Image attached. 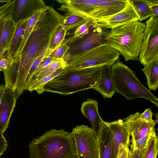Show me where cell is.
Returning a JSON list of instances; mask_svg holds the SVG:
<instances>
[{
	"label": "cell",
	"instance_id": "cell-1",
	"mask_svg": "<svg viewBox=\"0 0 158 158\" xmlns=\"http://www.w3.org/2000/svg\"><path fill=\"white\" fill-rule=\"evenodd\" d=\"M63 17L51 6H47L43 11L19 56L11 61L5 71L7 78L12 85L18 87L25 86L32 65L40 56L45 54L52 37L62 23Z\"/></svg>",
	"mask_w": 158,
	"mask_h": 158
},
{
	"label": "cell",
	"instance_id": "cell-2",
	"mask_svg": "<svg viewBox=\"0 0 158 158\" xmlns=\"http://www.w3.org/2000/svg\"><path fill=\"white\" fill-rule=\"evenodd\" d=\"M29 158H78L70 133L52 129L29 144Z\"/></svg>",
	"mask_w": 158,
	"mask_h": 158
},
{
	"label": "cell",
	"instance_id": "cell-3",
	"mask_svg": "<svg viewBox=\"0 0 158 158\" xmlns=\"http://www.w3.org/2000/svg\"><path fill=\"white\" fill-rule=\"evenodd\" d=\"M100 68H65L59 74L44 85V91L67 95L93 89L99 81Z\"/></svg>",
	"mask_w": 158,
	"mask_h": 158
},
{
	"label": "cell",
	"instance_id": "cell-4",
	"mask_svg": "<svg viewBox=\"0 0 158 158\" xmlns=\"http://www.w3.org/2000/svg\"><path fill=\"white\" fill-rule=\"evenodd\" d=\"M146 23L135 21L111 29L104 44L117 50L126 61L139 59Z\"/></svg>",
	"mask_w": 158,
	"mask_h": 158
},
{
	"label": "cell",
	"instance_id": "cell-5",
	"mask_svg": "<svg viewBox=\"0 0 158 158\" xmlns=\"http://www.w3.org/2000/svg\"><path fill=\"white\" fill-rule=\"evenodd\" d=\"M111 70L116 92L130 100L145 98L158 107L157 98L141 83L128 66L118 60L111 66Z\"/></svg>",
	"mask_w": 158,
	"mask_h": 158
},
{
	"label": "cell",
	"instance_id": "cell-6",
	"mask_svg": "<svg viewBox=\"0 0 158 158\" xmlns=\"http://www.w3.org/2000/svg\"><path fill=\"white\" fill-rule=\"evenodd\" d=\"M119 52L109 46L103 44L84 52L67 63L65 68L80 69L112 66L118 60Z\"/></svg>",
	"mask_w": 158,
	"mask_h": 158
},
{
	"label": "cell",
	"instance_id": "cell-7",
	"mask_svg": "<svg viewBox=\"0 0 158 158\" xmlns=\"http://www.w3.org/2000/svg\"><path fill=\"white\" fill-rule=\"evenodd\" d=\"M109 30L97 27L80 38L72 36L65 39L69 48L62 59L67 64L81 53L97 46L105 44L104 40Z\"/></svg>",
	"mask_w": 158,
	"mask_h": 158
},
{
	"label": "cell",
	"instance_id": "cell-8",
	"mask_svg": "<svg viewBox=\"0 0 158 158\" xmlns=\"http://www.w3.org/2000/svg\"><path fill=\"white\" fill-rule=\"evenodd\" d=\"M145 23L138 59L144 66L158 60V16L150 17Z\"/></svg>",
	"mask_w": 158,
	"mask_h": 158
},
{
	"label": "cell",
	"instance_id": "cell-9",
	"mask_svg": "<svg viewBox=\"0 0 158 158\" xmlns=\"http://www.w3.org/2000/svg\"><path fill=\"white\" fill-rule=\"evenodd\" d=\"M70 134L78 158H98L96 138L91 128L84 125L77 126Z\"/></svg>",
	"mask_w": 158,
	"mask_h": 158
},
{
	"label": "cell",
	"instance_id": "cell-10",
	"mask_svg": "<svg viewBox=\"0 0 158 158\" xmlns=\"http://www.w3.org/2000/svg\"><path fill=\"white\" fill-rule=\"evenodd\" d=\"M129 0H97L95 10L89 18L97 22L109 18L124 10Z\"/></svg>",
	"mask_w": 158,
	"mask_h": 158
},
{
	"label": "cell",
	"instance_id": "cell-11",
	"mask_svg": "<svg viewBox=\"0 0 158 158\" xmlns=\"http://www.w3.org/2000/svg\"><path fill=\"white\" fill-rule=\"evenodd\" d=\"M140 115V113L137 112L123 119L124 122L131 136V142L136 141L155 129L156 123L155 120L146 122L141 119Z\"/></svg>",
	"mask_w": 158,
	"mask_h": 158
},
{
	"label": "cell",
	"instance_id": "cell-12",
	"mask_svg": "<svg viewBox=\"0 0 158 158\" xmlns=\"http://www.w3.org/2000/svg\"><path fill=\"white\" fill-rule=\"evenodd\" d=\"M47 6L42 0H15L11 15L17 23L28 20L37 10Z\"/></svg>",
	"mask_w": 158,
	"mask_h": 158
},
{
	"label": "cell",
	"instance_id": "cell-13",
	"mask_svg": "<svg viewBox=\"0 0 158 158\" xmlns=\"http://www.w3.org/2000/svg\"><path fill=\"white\" fill-rule=\"evenodd\" d=\"M96 138L98 158H114V136L107 122L101 124Z\"/></svg>",
	"mask_w": 158,
	"mask_h": 158
},
{
	"label": "cell",
	"instance_id": "cell-14",
	"mask_svg": "<svg viewBox=\"0 0 158 158\" xmlns=\"http://www.w3.org/2000/svg\"><path fill=\"white\" fill-rule=\"evenodd\" d=\"M138 20L137 15L129 0L128 4L124 10L109 18L96 22L95 27L109 29L133 21Z\"/></svg>",
	"mask_w": 158,
	"mask_h": 158
},
{
	"label": "cell",
	"instance_id": "cell-15",
	"mask_svg": "<svg viewBox=\"0 0 158 158\" xmlns=\"http://www.w3.org/2000/svg\"><path fill=\"white\" fill-rule=\"evenodd\" d=\"M107 123L114 136V158H117L122 148L129 146L131 135L122 119H119Z\"/></svg>",
	"mask_w": 158,
	"mask_h": 158
},
{
	"label": "cell",
	"instance_id": "cell-16",
	"mask_svg": "<svg viewBox=\"0 0 158 158\" xmlns=\"http://www.w3.org/2000/svg\"><path fill=\"white\" fill-rule=\"evenodd\" d=\"M17 99L13 92L6 90L0 103V132L3 133L8 128L10 119L15 106Z\"/></svg>",
	"mask_w": 158,
	"mask_h": 158
},
{
	"label": "cell",
	"instance_id": "cell-17",
	"mask_svg": "<svg viewBox=\"0 0 158 158\" xmlns=\"http://www.w3.org/2000/svg\"><path fill=\"white\" fill-rule=\"evenodd\" d=\"M100 93L104 98H111L116 92L114 85L111 66L105 65L100 68L99 81L93 89Z\"/></svg>",
	"mask_w": 158,
	"mask_h": 158
},
{
	"label": "cell",
	"instance_id": "cell-18",
	"mask_svg": "<svg viewBox=\"0 0 158 158\" xmlns=\"http://www.w3.org/2000/svg\"><path fill=\"white\" fill-rule=\"evenodd\" d=\"M98 102L96 100L89 98L82 104L81 110L83 115L90 123L92 129L96 137H97L100 126L104 121L99 114Z\"/></svg>",
	"mask_w": 158,
	"mask_h": 158
},
{
	"label": "cell",
	"instance_id": "cell-19",
	"mask_svg": "<svg viewBox=\"0 0 158 158\" xmlns=\"http://www.w3.org/2000/svg\"><path fill=\"white\" fill-rule=\"evenodd\" d=\"M139 18L140 22L154 16L152 7L158 5L157 0H129Z\"/></svg>",
	"mask_w": 158,
	"mask_h": 158
},
{
	"label": "cell",
	"instance_id": "cell-20",
	"mask_svg": "<svg viewBox=\"0 0 158 158\" xmlns=\"http://www.w3.org/2000/svg\"><path fill=\"white\" fill-rule=\"evenodd\" d=\"M27 20H24L17 23V28L12 38L6 55L11 60L16 53L21 44L27 23Z\"/></svg>",
	"mask_w": 158,
	"mask_h": 158
},
{
	"label": "cell",
	"instance_id": "cell-21",
	"mask_svg": "<svg viewBox=\"0 0 158 158\" xmlns=\"http://www.w3.org/2000/svg\"><path fill=\"white\" fill-rule=\"evenodd\" d=\"M16 28L17 23L11 15L5 19L2 35L3 46L6 51L9 48Z\"/></svg>",
	"mask_w": 158,
	"mask_h": 158
},
{
	"label": "cell",
	"instance_id": "cell-22",
	"mask_svg": "<svg viewBox=\"0 0 158 158\" xmlns=\"http://www.w3.org/2000/svg\"><path fill=\"white\" fill-rule=\"evenodd\" d=\"M144 66L141 70L146 77L149 90H156L158 86V60Z\"/></svg>",
	"mask_w": 158,
	"mask_h": 158
},
{
	"label": "cell",
	"instance_id": "cell-23",
	"mask_svg": "<svg viewBox=\"0 0 158 158\" xmlns=\"http://www.w3.org/2000/svg\"><path fill=\"white\" fill-rule=\"evenodd\" d=\"M66 64V63L62 58L58 59L53 61L42 70L35 77L30 80L26 87L25 90H28L29 87L31 85L52 73L58 69L61 68H65Z\"/></svg>",
	"mask_w": 158,
	"mask_h": 158
},
{
	"label": "cell",
	"instance_id": "cell-24",
	"mask_svg": "<svg viewBox=\"0 0 158 158\" xmlns=\"http://www.w3.org/2000/svg\"><path fill=\"white\" fill-rule=\"evenodd\" d=\"M46 6L37 10L33 15L27 20V26L19 48L11 60L15 59L19 56L35 23Z\"/></svg>",
	"mask_w": 158,
	"mask_h": 158
},
{
	"label": "cell",
	"instance_id": "cell-25",
	"mask_svg": "<svg viewBox=\"0 0 158 158\" xmlns=\"http://www.w3.org/2000/svg\"><path fill=\"white\" fill-rule=\"evenodd\" d=\"M88 18L77 14L67 13L63 16L61 25L67 31L77 27L85 22Z\"/></svg>",
	"mask_w": 158,
	"mask_h": 158
},
{
	"label": "cell",
	"instance_id": "cell-26",
	"mask_svg": "<svg viewBox=\"0 0 158 158\" xmlns=\"http://www.w3.org/2000/svg\"><path fill=\"white\" fill-rule=\"evenodd\" d=\"M67 32L61 24L52 37L44 58L49 56L60 45L65 39Z\"/></svg>",
	"mask_w": 158,
	"mask_h": 158
},
{
	"label": "cell",
	"instance_id": "cell-27",
	"mask_svg": "<svg viewBox=\"0 0 158 158\" xmlns=\"http://www.w3.org/2000/svg\"><path fill=\"white\" fill-rule=\"evenodd\" d=\"M158 152V138L155 131L149 139L142 158H156Z\"/></svg>",
	"mask_w": 158,
	"mask_h": 158
},
{
	"label": "cell",
	"instance_id": "cell-28",
	"mask_svg": "<svg viewBox=\"0 0 158 158\" xmlns=\"http://www.w3.org/2000/svg\"><path fill=\"white\" fill-rule=\"evenodd\" d=\"M64 68H61L58 69L52 73L31 85L29 87L28 90L31 92L35 91L38 94H40L43 93L44 92V85L59 74Z\"/></svg>",
	"mask_w": 158,
	"mask_h": 158
},
{
	"label": "cell",
	"instance_id": "cell-29",
	"mask_svg": "<svg viewBox=\"0 0 158 158\" xmlns=\"http://www.w3.org/2000/svg\"><path fill=\"white\" fill-rule=\"evenodd\" d=\"M95 21L89 18L84 23L77 27L72 36L74 38H80L89 33L94 27Z\"/></svg>",
	"mask_w": 158,
	"mask_h": 158
},
{
	"label": "cell",
	"instance_id": "cell-30",
	"mask_svg": "<svg viewBox=\"0 0 158 158\" xmlns=\"http://www.w3.org/2000/svg\"><path fill=\"white\" fill-rule=\"evenodd\" d=\"M154 129L152 131L135 141L131 142L130 148L135 150H142L145 149L153 133Z\"/></svg>",
	"mask_w": 158,
	"mask_h": 158
},
{
	"label": "cell",
	"instance_id": "cell-31",
	"mask_svg": "<svg viewBox=\"0 0 158 158\" xmlns=\"http://www.w3.org/2000/svg\"><path fill=\"white\" fill-rule=\"evenodd\" d=\"M69 48V46L65 39L60 45L49 56L55 58H62Z\"/></svg>",
	"mask_w": 158,
	"mask_h": 158
},
{
	"label": "cell",
	"instance_id": "cell-32",
	"mask_svg": "<svg viewBox=\"0 0 158 158\" xmlns=\"http://www.w3.org/2000/svg\"><path fill=\"white\" fill-rule=\"evenodd\" d=\"M57 59H58L54 58L50 56L43 58L35 71L31 79L35 77L42 70Z\"/></svg>",
	"mask_w": 158,
	"mask_h": 158
},
{
	"label": "cell",
	"instance_id": "cell-33",
	"mask_svg": "<svg viewBox=\"0 0 158 158\" xmlns=\"http://www.w3.org/2000/svg\"><path fill=\"white\" fill-rule=\"evenodd\" d=\"M15 1H11L0 7V21L12 14Z\"/></svg>",
	"mask_w": 158,
	"mask_h": 158
},
{
	"label": "cell",
	"instance_id": "cell-34",
	"mask_svg": "<svg viewBox=\"0 0 158 158\" xmlns=\"http://www.w3.org/2000/svg\"><path fill=\"white\" fill-rule=\"evenodd\" d=\"M127 158H142L145 148L142 150H135L130 148Z\"/></svg>",
	"mask_w": 158,
	"mask_h": 158
},
{
	"label": "cell",
	"instance_id": "cell-35",
	"mask_svg": "<svg viewBox=\"0 0 158 158\" xmlns=\"http://www.w3.org/2000/svg\"><path fill=\"white\" fill-rule=\"evenodd\" d=\"M11 59L8 56L3 55L0 59V72L6 70L10 63Z\"/></svg>",
	"mask_w": 158,
	"mask_h": 158
},
{
	"label": "cell",
	"instance_id": "cell-36",
	"mask_svg": "<svg viewBox=\"0 0 158 158\" xmlns=\"http://www.w3.org/2000/svg\"><path fill=\"white\" fill-rule=\"evenodd\" d=\"M153 113L150 108L145 110L143 112L140 114V118L142 120L147 122H150L153 120L152 119Z\"/></svg>",
	"mask_w": 158,
	"mask_h": 158
},
{
	"label": "cell",
	"instance_id": "cell-37",
	"mask_svg": "<svg viewBox=\"0 0 158 158\" xmlns=\"http://www.w3.org/2000/svg\"><path fill=\"white\" fill-rule=\"evenodd\" d=\"M2 133L0 132V157L6 150L8 143Z\"/></svg>",
	"mask_w": 158,
	"mask_h": 158
},
{
	"label": "cell",
	"instance_id": "cell-38",
	"mask_svg": "<svg viewBox=\"0 0 158 158\" xmlns=\"http://www.w3.org/2000/svg\"><path fill=\"white\" fill-rule=\"evenodd\" d=\"M7 17H8L5 18L0 21V59L4 55V52L6 51L3 46L2 39V35L5 20Z\"/></svg>",
	"mask_w": 158,
	"mask_h": 158
},
{
	"label": "cell",
	"instance_id": "cell-39",
	"mask_svg": "<svg viewBox=\"0 0 158 158\" xmlns=\"http://www.w3.org/2000/svg\"><path fill=\"white\" fill-rule=\"evenodd\" d=\"M129 146L122 148L118 154L117 158H127Z\"/></svg>",
	"mask_w": 158,
	"mask_h": 158
},
{
	"label": "cell",
	"instance_id": "cell-40",
	"mask_svg": "<svg viewBox=\"0 0 158 158\" xmlns=\"http://www.w3.org/2000/svg\"><path fill=\"white\" fill-rule=\"evenodd\" d=\"M7 90V88L5 85L2 84L0 85V103L4 93Z\"/></svg>",
	"mask_w": 158,
	"mask_h": 158
},
{
	"label": "cell",
	"instance_id": "cell-41",
	"mask_svg": "<svg viewBox=\"0 0 158 158\" xmlns=\"http://www.w3.org/2000/svg\"><path fill=\"white\" fill-rule=\"evenodd\" d=\"M11 1V0H0V2H6L8 3Z\"/></svg>",
	"mask_w": 158,
	"mask_h": 158
}]
</instances>
